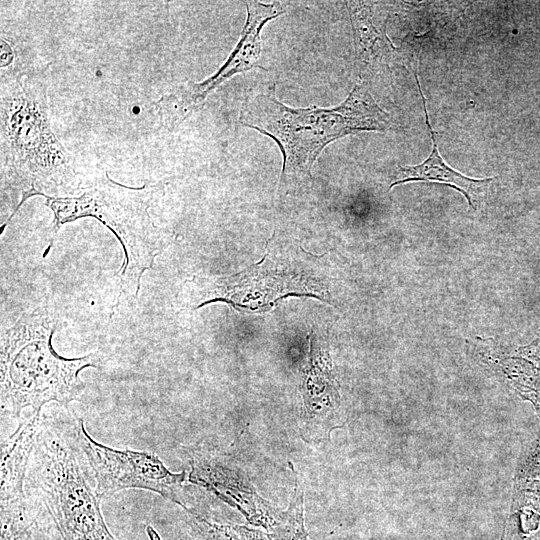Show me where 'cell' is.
<instances>
[{
    "mask_svg": "<svg viewBox=\"0 0 540 540\" xmlns=\"http://www.w3.org/2000/svg\"><path fill=\"white\" fill-rule=\"evenodd\" d=\"M243 125L272 138L283 156L281 181L299 184L311 178L313 165L333 141L360 132H387L391 115L373 98L363 81L334 107L292 108L280 102L275 87L251 95L244 103Z\"/></svg>",
    "mask_w": 540,
    "mask_h": 540,
    "instance_id": "cell-2",
    "label": "cell"
},
{
    "mask_svg": "<svg viewBox=\"0 0 540 540\" xmlns=\"http://www.w3.org/2000/svg\"><path fill=\"white\" fill-rule=\"evenodd\" d=\"M75 421L40 420L26 486L42 501L63 540H117L81 464Z\"/></svg>",
    "mask_w": 540,
    "mask_h": 540,
    "instance_id": "cell-5",
    "label": "cell"
},
{
    "mask_svg": "<svg viewBox=\"0 0 540 540\" xmlns=\"http://www.w3.org/2000/svg\"><path fill=\"white\" fill-rule=\"evenodd\" d=\"M0 493V540H47L26 489Z\"/></svg>",
    "mask_w": 540,
    "mask_h": 540,
    "instance_id": "cell-11",
    "label": "cell"
},
{
    "mask_svg": "<svg viewBox=\"0 0 540 540\" xmlns=\"http://www.w3.org/2000/svg\"><path fill=\"white\" fill-rule=\"evenodd\" d=\"M300 392L303 399L302 434L320 440L338 426L340 395L332 371L328 349L311 339L307 364L303 370Z\"/></svg>",
    "mask_w": 540,
    "mask_h": 540,
    "instance_id": "cell-8",
    "label": "cell"
},
{
    "mask_svg": "<svg viewBox=\"0 0 540 540\" xmlns=\"http://www.w3.org/2000/svg\"><path fill=\"white\" fill-rule=\"evenodd\" d=\"M347 8L360 74L377 72L381 67L389 66L391 59L397 55V48L387 34L374 24L373 3L350 1Z\"/></svg>",
    "mask_w": 540,
    "mask_h": 540,
    "instance_id": "cell-10",
    "label": "cell"
},
{
    "mask_svg": "<svg viewBox=\"0 0 540 540\" xmlns=\"http://www.w3.org/2000/svg\"><path fill=\"white\" fill-rule=\"evenodd\" d=\"M245 6L247 18L240 38L220 69L201 82L176 87L158 101V112L164 123L172 125L182 122L204 103L211 92L234 75L254 68L263 69L260 63L261 31L268 21L284 14L285 7L279 3L259 1H247Z\"/></svg>",
    "mask_w": 540,
    "mask_h": 540,
    "instance_id": "cell-7",
    "label": "cell"
},
{
    "mask_svg": "<svg viewBox=\"0 0 540 540\" xmlns=\"http://www.w3.org/2000/svg\"><path fill=\"white\" fill-rule=\"evenodd\" d=\"M57 317L47 307L23 312L1 334L0 403L1 414L22 420V414L41 415L44 405L56 402L62 407L77 400L85 389L79 374L98 368L94 353L65 358L56 353L52 338Z\"/></svg>",
    "mask_w": 540,
    "mask_h": 540,
    "instance_id": "cell-3",
    "label": "cell"
},
{
    "mask_svg": "<svg viewBox=\"0 0 540 540\" xmlns=\"http://www.w3.org/2000/svg\"><path fill=\"white\" fill-rule=\"evenodd\" d=\"M286 532L288 540H309L303 525L302 508L300 505H295L288 516L286 524Z\"/></svg>",
    "mask_w": 540,
    "mask_h": 540,
    "instance_id": "cell-14",
    "label": "cell"
},
{
    "mask_svg": "<svg viewBox=\"0 0 540 540\" xmlns=\"http://www.w3.org/2000/svg\"><path fill=\"white\" fill-rule=\"evenodd\" d=\"M77 441L95 479L100 499L121 490L143 489L157 493L182 507V483L186 472L173 473L154 453L114 449L94 440L83 418L75 420Z\"/></svg>",
    "mask_w": 540,
    "mask_h": 540,
    "instance_id": "cell-6",
    "label": "cell"
},
{
    "mask_svg": "<svg viewBox=\"0 0 540 540\" xmlns=\"http://www.w3.org/2000/svg\"><path fill=\"white\" fill-rule=\"evenodd\" d=\"M190 525L205 540H265L257 531L242 526L208 521L192 509L185 508Z\"/></svg>",
    "mask_w": 540,
    "mask_h": 540,
    "instance_id": "cell-13",
    "label": "cell"
},
{
    "mask_svg": "<svg viewBox=\"0 0 540 540\" xmlns=\"http://www.w3.org/2000/svg\"><path fill=\"white\" fill-rule=\"evenodd\" d=\"M156 186L130 188L107 174L85 182L76 196H47L53 212V232L62 225L92 217L110 229L121 243L125 261L121 268L116 306L131 304L138 297L144 272L150 269L164 246V235L152 221L149 206Z\"/></svg>",
    "mask_w": 540,
    "mask_h": 540,
    "instance_id": "cell-4",
    "label": "cell"
},
{
    "mask_svg": "<svg viewBox=\"0 0 540 540\" xmlns=\"http://www.w3.org/2000/svg\"><path fill=\"white\" fill-rule=\"evenodd\" d=\"M414 76L417 86L419 88V93L422 98L425 121L432 141V149L429 156L417 165H399L397 168V177L390 184L389 189L391 190L397 185L409 182L443 183L461 193L466 199L468 205L471 208H474L472 193L476 192L477 189H479L480 187L491 182L494 178L489 177L477 179L468 177L455 170L444 161L437 145L435 131L433 130L429 120L426 99L423 94L420 81L418 79L417 70L414 71Z\"/></svg>",
    "mask_w": 540,
    "mask_h": 540,
    "instance_id": "cell-9",
    "label": "cell"
},
{
    "mask_svg": "<svg viewBox=\"0 0 540 540\" xmlns=\"http://www.w3.org/2000/svg\"><path fill=\"white\" fill-rule=\"evenodd\" d=\"M2 186L19 197L79 192L82 180L75 157L55 136L44 85L25 74L1 77Z\"/></svg>",
    "mask_w": 540,
    "mask_h": 540,
    "instance_id": "cell-1",
    "label": "cell"
},
{
    "mask_svg": "<svg viewBox=\"0 0 540 540\" xmlns=\"http://www.w3.org/2000/svg\"><path fill=\"white\" fill-rule=\"evenodd\" d=\"M539 482H536L535 496L529 489H518L517 504L509 519V540H540V496L536 495Z\"/></svg>",
    "mask_w": 540,
    "mask_h": 540,
    "instance_id": "cell-12",
    "label": "cell"
}]
</instances>
